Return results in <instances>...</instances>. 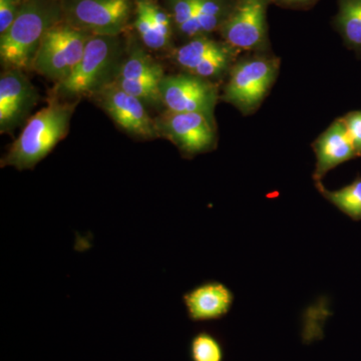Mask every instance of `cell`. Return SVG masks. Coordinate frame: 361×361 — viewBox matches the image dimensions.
Here are the masks:
<instances>
[{
  "mask_svg": "<svg viewBox=\"0 0 361 361\" xmlns=\"http://www.w3.org/2000/svg\"><path fill=\"white\" fill-rule=\"evenodd\" d=\"M121 56L118 37L92 35L84 56L70 77L56 85V94L61 97L94 96L111 80Z\"/></svg>",
  "mask_w": 361,
  "mask_h": 361,
  "instance_id": "4",
  "label": "cell"
},
{
  "mask_svg": "<svg viewBox=\"0 0 361 361\" xmlns=\"http://www.w3.org/2000/svg\"><path fill=\"white\" fill-rule=\"evenodd\" d=\"M156 125L159 134L170 140L188 158L212 151L217 144L215 120L203 114L167 110Z\"/></svg>",
  "mask_w": 361,
  "mask_h": 361,
  "instance_id": "10",
  "label": "cell"
},
{
  "mask_svg": "<svg viewBox=\"0 0 361 361\" xmlns=\"http://www.w3.org/2000/svg\"><path fill=\"white\" fill-rule=\"evenodd\" d=\"M318 192L353 220H361V177L356 178L348 186L330 191L323 186L322 182H316Z\"/></svg>",
  "mask_w": 361,
  "mask_h": 361,
  "instance_id": "17",
  "label": "cell"
},
{
  "mask_svg": "<svg viewBox=\"0 0 361 361\" xmlns=\"http://www.w3.org/2000/svg\"><path fill=\"white\" fill-rule=\"evenodd\" d=\"M191 355L193 361H222L223 358L219 342L206 332L194 337L191 344Z\"/></svg>",
  "mask_w": 361,
  "mask_h": 361,
  "instance_id": "20",
  "label": "cell"
},
{
  "mask_svg": "<svg viewBox=\"0 0 361 361\" xmlns=\"http://www.w3.org/2000/svg\"><path fill=\"white\" fill-rule=\"evenodd\" d=\"M164 77L163 66L144 49L135 47L121 65L115 80L116 82H161Z\"/></svg>",
  "mask_w": 361,
  "mask_h": 361,
  "instance_id": "15",
  "label": "cell"
},
{
  "mask_svg": "<svg viewBox=\"0 0 361 361\" xmlns=\"http://www.w3.org/2000/svg\"><path fill=\"white\" fill-rule=\"evenodd\" d=\"M341 118L355 146L356 155L361 157V111H349Z\"/></svg>",
  "mask_w": 361,
  "mask_h": 361,
  "instance_id": "23",
  "label": "cell"
},
{
  "mask_svg": "<svg viewBox=\"0 0 361 361\" xmlns=\"http://www.w3.org/2000/svg\"><path fill=\"white\" fill-rule=\"evenodd\" d=\"M94 96L114 122L126 132L142 139H155L160 135L156 122L149 118L145 104L128 94L115 80L104 85Z\"/></svg>",
  "mask_w": 361,
  "mask_h": 361,
  "instance_id": "11",
  "label": "cell"
},
{
  "mask_svg": "<svg viewBox=\"0 0 361 361\" xmlns=\"http://www.w3.org/2000/svg\"><path fill=\"white\" fill-rule=\"evenodd\" d=\"M312 149L316 156L313 179L322 182L329 171L356 158L355 146L342 118H337L314 142Z\"/></svg>",
  "mask_w": 361,
  "mask_h": 361,
  "instance_id": "13",
  "label": "cell"
},
{
  "mask_svg": "<svg viewBox=\"0 0 361 361\" xmlns=\"http://www.w3.org/2000/svg\"><path fill=\"white\" fill-rule=\"evenodd\" d=\"M270 0H236L231 13L221 26V37L246 54H271L267 25Z\"/></svg>",
  "mask_w": 361,
  "mask_h": 361,
  "instance_id": "6",
  "label": "cell"
},
{
  "mask_svg": "<svg viewBox=\"0 0 361 361\" xmlns=\"http://www.w3.org/2000/svg\"><path fill=\"white\" fill-rule=\"evenodd\" d=\"M168 13L172 18L175 30L180 37L191 39L192 21L194 16L193 0H166Z\"/></svg>",
  "mask_w": 361,
  "mask_h": 361,
  "instance_id": "19",
  "label": "cell"
},
{
  "mask_svg": "<svg viewBox=\"0 0 361 361\" xmlns=\"http://www.w3.org/2000/svg\"><path fill=\"white\" fill-rule=\"evenodd\" d=\"M135 27L142 44L153 51H166L171 49L172 42L166 39L157 30L155 23L149 16L146 0H135Z\"/></svg>",
  "mask_w": 361,
  "mask_h": 361,
  "instance_id": "18",
  "label": "cell"
},
{
  "mask_svg": "<svg viewBox=\"0 0 361 361\" xmlns=\"http://www.w3.org/2000/svg\"><path fill=\"white\" fill-rule=\"evenodd\" d=\"M63 20L92 35L118 37L132 16L133 0H63Z\"/></svg>",
  "mask_w": 361,
  "mask_h": 361,
  "instance_id": "7",
  "label": "cell"
},
{
  "mask_svg": "<svg viewBox=\"0 0 361 361\" xmlns=\"http://www.w3.org/2000/svg\"><path fill=\"white\" fill-rule=\"evenodd\" d=\"M280 59L271 54H246L227 75L220 99L244 116L256 113L276 82Z\"/></svg>",
  "mask_w": 361,
  "mask_h": 361,
  "instance_id": "3",
  "label": "cell"
},
{
  "mask_svg": "<svg viewBox=\"0 0 361 361\" xmlns=\"http://www.w3.org/2000/svg\"><path fill=\"white\" fill-rule=\"evenodd\" d=\"M334 25L344 44L361 58V0H338Z\"/></svg>",
  "mask_w": 361,
  "mask_h": 361,
  "instance_id": "16",
  "label": "cell"
},
{
  "mask_svg": "<svg viewBox=\"0 0 361 361\" xmlns=\"http://www.w3.org/2000/svg\"><path fill=\"white\" fill-rule=\"evenodd\" d=\"M92 35L65 20L59 21L45 32L32 68L56 84L63 82L80 63Z\"/></svg>",
  "mask_w": 361,
  "mask_h": 361,
  "instance_id": "5",
  "label": "cell"
},
{
  "mask_svg": "<svg viewBox=\"0 0 361 361\" xmlns=\"http://www.w3.org/2000/svg\"><path fill=\"white\" fill-rule=\"evenodd\" d=\"M25 0H0V35L13 25Z\"/></svg>",
  "mask_w": 361,
  "mask_h": 361,
  "instance_id": "22",
  "label": "cell"
},
{
  "mask_svg": "<svg viewBox=\"0 0 361 361\" xmlns=\"http://www.w3.org/2000/svg\"><path fill=\"white\" fill-rule=\"evenodd\" d=\"M188 316L193 322L219 319L231 310L234 294L218 281L204 282L183 296Z\"/></svg>",
  "mask_w": 361,
  "mask_h": 361,
  "instance_id": "14",
  "label": "cell"
},
{
  "mask_svg": "<svg viewBox=\"0 0 361 361\" xmlns=\"http://www.w3.org/2000/svg\"><path fill=\"white\" fill-rule=\"evenodd\" d=\"M160 92L168 111L203 114L215 120L214 111L220 99L215 82L187 73L165 75Z\"/></svg>",
  "mask_w": 361,
  "mask_h": 361,
  "instance_id": "9",
  "label": "cell"
},
{
  "mask_svg": "<svg viewBox=\"0 0 361 361\" xmlns=\"http://www.w3.org/2000/svg\"><path fill=\"white\" fill-rule=\"evenodd\" d=\"M75 104L52 99L30 118L20 137L1 159V168L13 167L18 171L32 170L56 148L70 130Z\"/></svg>",
  "mask_w": 361,
  "mask_h": 361,
  "instance_id": "1",
  "label": "cell"
},
{
  "mask_svg": "<svg viewBox=\"0 0 361 361\" xmlns=\"http://www.w3.org/2000/svg\"><path fill=\"white\" fill-rule=\"evenodd\" d=\"M32 82L20 70H9L0 77V130L9 132L25 118L37 102Z\"/></svg>",
  "mask_w": 361,
  "mask_h": 361,
  "instance_id": "12",
  "label": "cell"
},
{
  "mask_svg": "<svg viewBox=\"0 0 361 361\" xmlns=\"http://www.w3.org/2000/svg\"><path fill=\"white\" fill-rule=\"evenodd\" d=\"M63 20L61 4L54 0H25L13 25L0 37V59L11 70L32 68L45 32Z\"/></svg>",
  "mask_w": 361,
  "mask_h": 361,
  "instance_id": "2",
  "label": "cell"
},
{
  "mask_svg": "<svg viewBox=\"0 0 361 361\" xmlns=\"http://www.w3.org/2000/svg\"><path fill=\"white\" fill-rule=\"evenodd\" d=\"M240 54L224 40L204 35L187 40L175 49L173 58L184 73L214 82L227 77Z\"/></svg>",
  "mask_w": 361,
  "mask_h": 361,
  "instance_id": "8",
  "label": "cell"
},
{
  "mask_svg": "<svg viewBox=\"0 0 361 361\" xmlns=\"http://www.w3.org/2000/svg\"><path fill=\"white\" fill-rule=\"evenodd\" d=\"M318 1L319 0H270L271 4L275 6L292 11H307L317 4Z\"/></svg>",
  "mask_w": 361,
  "mask_h": 361,
  "instance_id": "24",
  "label": "cell"
},
{
  "mask_svg": "<svg viewBox=\"0 0 361 361\" xmlns=\"http://www.w3.org/2000/svg\"><path fill=\"white\" fill-rule=\"evenodd\" d=\"M146 6L149 16L155 23L158 32L169 42H172L173 26L174 25H173L170 14L168 11H164L161 7L157 6L155 2L152 1V0H146Z\"/></svg>",
  "mask_w": 361,
  "mask_h": 361,
  "instance_id": "21",
  "label": "cell"
}]
</instances>
